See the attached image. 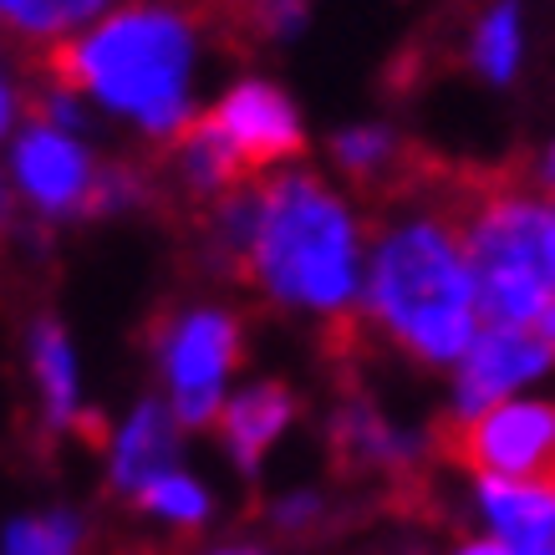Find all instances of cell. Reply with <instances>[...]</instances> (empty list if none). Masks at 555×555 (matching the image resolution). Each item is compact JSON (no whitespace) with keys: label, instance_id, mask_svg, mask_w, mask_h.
I'll return each mask as SVG.
<instances>
[{"label":"cell","instance_id":"obj_17","mask_svg":"<svg viewBox=\"0 0 555 555\" xmlns=\"http://www.w3.org/2000/svg\"><path fill=\"white\" fill-rule=\"evenodd\" d=\"M266 515H270V530H281V535L296 540V545H311V540H321L326 530H337V509L326 505V500H317V494L275 500Z\"/></svg>","mask_w":555,"mask_h":555},{"label":"cell","instance_id":"obj_15","mask_svg":"<svg viewBox=\"0 0 555 555\" xmlns=\"http://www.w3.org/2000/svg\"><path fill=\"white\" fill-rule=\"evenodd\" d=\"M133 509H143V515H164V520L194 530V525L209 515V494H204L194 479H184V474H164V479H153L143 494H133Z\"/></svg>","mask_w":555,"mask_h":555},{"label":"cell","instance_id":"obj_2","mask_svg":"<svg viewBox=\"0 0 555 555\" xmlns=\"http://www.w3.org/2000/svg\"><path fill=\"white\" fill-rule=\"evenodd\" d=\"M398 219L367 266V317L423 362H454L474 347L479 286L459 224L434 199Z\"/></svg>","mask_w":555,"mask_h":555},{"label":"cell","instance_id":"obj_4","mask_svg":"<svg viewBox=\"0 0 555 555\" xmlns=\"http://www.w3.org/2000/svg\"><path fill=\"white\" fill-rule=\"evenodd\" d=\"M434 454L479 479L555 485V403H494L434 423Z\"/></svg>","mask_w":555,"mask_h":555},{"label":"cell","instance_id":"obj_16","mask_svg":"<svg viewBox=\"0 0 555 555\" xmlns=\"http://www.w3.org/2000/svg\"><path fill=\"white\" fill-rule=\"evenodd\" d=\"M5 555H82V525L77 515L16 520L5 530Z\"/></svg>","mask_w":555,"mask_h":555},{"label":"cell","instance_id":"obj_12","mask_svg":"<svg viewBox=\"0 0 555 555\" xmlns=\"http://www.w3.org/2000/svg\"><path fill=\"white\" fill-rule=\"evenodd\" d=\"M31 372L41 383V403H47V434L56 428H77V367H72V341L51 317L31 326Z\"/></svg>","mask_w":555,"mask_h":555},{"label":"cell","instance_id":"obj_14","mask_svg":"<svg viewBox=\"0 0 555 555\" xmlns=\"http://www.w3.org/2000/svg\"><path fill=\"white\" fill-rule=\"evenodd\" d=\"M474 62L489 82H509L515 77V62H520V11L515 5H494L474 36Z\"/></svg>","mask_w":555,"mask_h":555},{"label":"cell","instance_id":"obj_20","mask_svg":"<svg viewBox=\"0 0 555 555\" xmlns=\"http://www.w3.org/2000/svg\"><path fill=\"white\" fill-rule=\"evenodd\" d=\"M535 332H540V337H545V341H551V347H555V306H551V311H545V317L535 321Z\"/></svg>","mask_w":555,"mask_h":555},{"label":"cell","instance_id":"obj_9","mask_svg":"<svg viewBox=\"0 0 555 555\" xmlns=\"http://www.w3.org/2000/svg\"><path fill=\"white\" fill-rule=\"evenodd\" d=\"M179 413H169L164 403H143L133 418L122 423L118 443H113V489L118 494H143L153 479L173 474L179 459Z\"/></svg>","mask_w":555,"mask_h":555},{"label":"cell","instance_id":"obj_11","mask_svg":"<svg viewBox=\"0 0 555 555\" xmlns=\"http://www.w3.org/2000/svg\"><path fill=\"white\" fill-rule=\"evenodd\" d=\"M479 505L509 551L555 535V485H515V479H479Z\"/></svg>","mask_w":555,"mask_h":555},{"label":"cell","instance_id":"obj_10","mask_svg":"<svg viewBox=\"0 0 555 555\" xmlns=\"http://www.w3.org/2000/svg\"><path fill=\"white\" fill-rule=\"evenodd\" d=\"M296 418V398H291V387L281 383H260L250 392H240L235 403L219 408V438H224V449L235 454V464L245 474H260V459L266 449L281 438V428Z\"/></svg>","mask_w":555,"mask_h":555},{"label":"cell","instance_id":"obj_6","mask_svg":"<svg viewBox=\"0 0 555 555\" xmlns=\"http://www.w3.org/2000/svg\"><path fill=\"white\" fill-rule=\"evenodd\" d=\"M555 362V347L535 326H485L474 337L464 367H459V403L454 413H485L505 398L509 387L530 383Z\"/></svg>","mask_w":555,"mask_h":555},{"label":"cell","instance_id":"obj_18","mask_svg":"<svg viewBox=\"0 0 555 555\" xmlns=\"http://www.w3.org/2000/svg\"><path fill=\"white\" fill-rule=\"evenodd\" d=\"M459 555H515V551H509L505 540L494 535V540H469V545H464Z\"/></svg>","mask_w":555,"mask_h":555},{"label":"cell","instance_id":"obj_22","mask_svg":"<svg viewBox=\"0 0 555 555\" xmlns=\"http://www.w3.org/2000/svg\"><path fill=\"white\" fill-rule=\"evenodd\" d=\"M219 555H260V551H219Z\"/></svg>","mask_w":555,"mask_h":555},{"label":"cell","instance_id":"obj_7","mask_svg":"<svg viewBox=\"0 0 555 555\" xmlns=\"http://www.w3.org/2000/svg\"><path fill=\"white\" fill-rule=\"evenodd\" d=\"M215 118L230 133L235 153L250 164V173H260V179H270L275 164L306 153V133L296 122V107L286 102V92H275L270 82H240L215 107Z\"/></svg>","mask_w":555,"mask_h":555},{"label":"cell","instance_id":"obj_8","mask_svg":"<svg viewBox=\"0 0 555 555\" xmlns=\"http://www.w3.org/2000/svg\"><path fill=\"white\" fill-rule=\"evenodd\" d=\"M92 158L72 143L62 128L31 122L16 143V184L21 194L41 209V215H82L87 194H92Z\"/></svg>","mask_w":555,"mask_h":555},{"label":"cell","instance_id":"obj_1","mask_svg":"<svg viewBox=\"0 0 555 555\" xmlns=\"http://www.w3.org/2000/svg\"><path fill=\"white\" fill-rule=\"evenodd\" d=\"M189 62H194V31L179 5H128L107 16L98 31L51 41L36 56V77H47L56 92H92L113 113L138 118L149 133L169 138L189 122Z\"/></svg>","mask_w":555,"mask_h":555},{"label":"cell","instance_id":"obj_3","mask_svg":"<svg viewBox=\"0 0 555 555\" xmlns=\"http://www.w3.org/2000/svg\"><path fill=\"white\" fill-rule=\"evenodd\" d=\"M270 301L306 306L326 321L352 317L357 291V219L311 173L266 179V209L255 230L250 275Z\"/></svg>","mask_w":555,"mask_h":555},{"label":"cell","instance_id":"obj_21","mask_svg":"<svg viewBox=\"0 0 555 555\" xmlns=\"http://www.w3.org/2000/svg\"><path fill=\"white\" fill-rule=\"evenodd\" d=\"M5 122H11V92H5V82H0V133H5Z\"/></svg>","mask_w":555,"mask_h":555},{"label":"cell","instance_id":"obj_19","mask_svg":"<svg viewBox=\"0 0 555 555\" xmlns=\"http://www.w3.org/2000/svg\"><path fill=\"white\" fill-rule=\"evenodd\" d=\"M535 184H540V194L555 204V149H551V158H545V169L535 173Z\"/></svg>","mask_w":555,"mask_h":555},{"label":"cell","instance_id":"obj_5","mask_svg":"<svg viewBox=\"0 0 555 555\" xmlns=\"http://www.w3.org/2000/svg\"><path fill=\"white\" fill-rule=\"evenodd\" d=\"M153 337L164 352L179 423H215L219 383L240 362V321L224 311H184L153 321Z\"/></svg>","mask_w":555,"mask_h":555},{"label":"cell","instance_id":"obj_13","mask_svg":"<svg viewBox=\"0 0 555 555\" xmlns=\"http://www.w3.org/2000/svg\"><path fill=\"white\" fill-rule=\"evenodd\" d=\"M107 0H0V26L11 36H62L92 21Z\"/></svg>","mask_w":555,"mask_h":555}]
</instances>
